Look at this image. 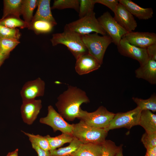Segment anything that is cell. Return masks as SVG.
Wrapping results in <instances>:
<instances>
[{
	"label": "cell",
	"instance_id": "cell-9",
	"mask_svg": "<svg viewBox=\"0 0 156 156\" xmlns=\"http://www.w3.org/2000/svg\"><path fill=\"white\" fill-rule=\"evenodd\" d=\"M47 109V116L40 118V122L51 127L54 132L60 131L62 133L72 135L74 124H70L66 121L52 105H49Z\"/></svg>",
	"mask_w": 156,
	"mask_h": 156
},
{
	"label": "cell",
	"instance_id": "cell-26",
	"mask_svg": "<svg viewBox=\"0 0 156 156\" xmlns=\"http://www.w3.org/2000/svg\"><path fill=\"white\" fill-rule=\"evenodd\" d=\"M132 99L137 105V107L141 111L148 110L153 112L156 111V96L155 94H152L149 98L146 99L135 97H133Z\"/></svg>",
	"mask_w": 156,
	"mask_h": 156
},
{
	"label": "cell",
	"instance_id": "cell-31",
	"mask_svg": "<svg viewBox=\"0 0 156 156\" xmlns=\"http://www.w3.org/2000/svg\"><path fill=\"white\" fill-rule=\"evenodd\" d=\"M120 146H116L112 140H106L101 144V156H115Z\"/></svg>",
	"mask_w": 156,
	"mask_h": 156
},
{
	"label": "cell",
	"instance_id": "cell-6",
	"mask_svg": "<svg viewBox=\"0 0 156 156\" xmlns=\"http://www.w3.org/2000/svg\"><path fill=\"white\" fill-rule=\"evenodd\" d=\"M115 115V114L109 111L103 106L91 112L83 110L81 107L77 118L89 126L105 130Z\"/></svg>",
	"mask_w": 156,
	"mask_h": 156
},
{
	"label": "cell",
	"instance_id": "cell-39",
	"mask_svg": "<svg viewBox=\"0 0 156 156\" xmlns=\"http://www.w3.org/2000/svg\"><path fill=\"white\" fill-rule=\"evenodd\" d=\"M9 56V55H4L0 53V68L5 60Z\"/></svg>",
	"mask_w": 156,
	"mask_h": 156
},
{
	"label": "cell",
	"instance_id": "cell-18",
	"mask_svg": "<svg viewBox=\"0 0 156 156\" xmlns=\"http://www.w3.org/2000/svg\"><path fill=\"white\" fill-rule=\"evenodd\" d=\"M50 0H38L37 11L31 22L38 20L48 21L55 26L57 23L53 18L51 11Z\"/></svg>",
	"mask_w": 156,
	"mask_h": 156
},
{
	"label": "cell",
	"instance_id": "cell-7",
	"mask_svg": "<svg viewBox=\"0 0 156 156\" xmlns=\"http://www.w3.org/2000/svg\"><path fill=\"white\" fill-rule=\"evenodd\" d=\"M141 111L137 107L125 112H119L115 115L105 129L108 132L110 130L125 128L130 129L133 127L138 125Z\"/></svg>",
	"mask_w": 156,
	"mask_h": 156
},
{
	"label": "cell",
	"instance_id": "cell-38",
	"mask_svg": "<svg viewBox=\"0 0 156 156\" xmlns=\"http://www.w3.org/2000/svg\"><path fill=\"white\" fill-rule=\"evenodd\" d=\"M145 156H156V146L147 149Z\"/></svg>",
	"mask_w": 156,
	"mask_h": 156
},
{
	"label": "cell",
	"instance_id": "cell-5",
	"mask_svg": "<svg viewBox=\"0 0 156 156\" xmlns=\"http://www.w3.org/2000/svg\"><path fill=\"white\" fill-rule=\"evenodd\" d=\"M64 31L74 32L81 35L92 32L102 36L107 35L96 18L94 11L77 20L66 24Z\"/></svg>",
	"mask_w": 156,
	"mask_h": 156
},
{
	"label": "cell",
	"instance_id": "cell-15",
	"mask_svg": "<svg viewBox=\"0 0 156 156\" xmlns=\"http://www.w3.org/2000/svg\"><path fill=\"white\" fill-rule=\"evenodd\" d=\"M101 65L96 59L88 53L76 60L75 69L78 74L82 75L99 69Z\"/></svg>",
	"mask_w": 156,
	"mask_h": 156
},
{
	"label": "cell",
	"instance_id": "cell-13",
	"mask_svg": "<svg viewBox=\"0 0 156 156\" xmlns=\"http://www.w3.org/2000/svg\"><path fill=\"white\" fill-rule=\"evenodd\" d=\"M114 12L115 20L127 32L135 29L137 26V22L133 16L123 5L119 3Z\"/></svg>",
	"mask_w": 156,
	"mask_h": 156
},
{
	"label": "cell",
	"instance_id": "cell-11",
	"mask_svg": "<svg viewBox=\"0 0 156 156\" xmlns=\"http://www.w3.org/2000/svg\"><path fill=\"white\" fill-rule=\"evenodd\" d=\"M122 38L130 44L141 48L146 49L156 43V34L152 32L132 31L127 33Z\"/></svg>",
	"mask_w": 156,
	"mask_h": 156
},
{
	"label": "cell",
	"instance_id": "cell-21",
	"mask_svg": "<svg viewBox=\"0 0 156 156\" xmlns=\"http://www.w3.org/2000/svg\"><path fill=\"white\" fill-rule=\"evenodd\" d=\"M101 144H82L71 156H101Z\"/></svg>",
	"mask_w": 156,
	"mask_h": 156
},
{
	"label": "cell",
	"instance_id": "cell-4",
	"mask_svg": "<svg viewBox=\"0 0 156 156\" xmlns=\"http://www.w3.org/2000/svg\"><path fill=\"white\" fill-rule=\"evenodd\" d=\"M81 37L88 53L101 65L105 51L113 42L111 38L107 35L100 36L95 33L81 35Z\"/></svg>",
	"mask_w": 156,
	"mask_h": 156
},
{
	"label": "cell",
	"instance_id": "cell-34",
	"mask_svg": "<svg viewBox=\"0 0 156 156\" xmlns=\"http://www.w3.org/2000/svg\"><path fill=\"white\" fill-rule=\"evenodd\" d=\"M141 141L146 149L156 146V132L152 133L145 132L142 137Z\"/></svg>",
	"mask_w": 156,
	"mask_h": 156
},
{
	"label": "cell",
	"instance_id": "cell-3",
	"mask_svg": "<svg viewBox=\"0 0 156 156\" xmlns=\"http://www.w3.org/2000/svg\"><path fill=\"white\" fill-rule=\"evenodd\" d=\"M108 132L103 129L89 126L80 120L74 124L72 135L83 144H101L106 140Z\"/></svg>",
	"mask_w": 156,
	"mask_h": 156
},
{
	"label": "cell",
	"instance_id": "cell-23",
	"mask_svg": "<svg viewBox=\"0 0 156 156\" xmlns=\"http://www.w3.org/2000/svg\"><path fill=\"white\" fill-rule=\"evenodd\" d=\"M50 146V150L56 149L66 143H70L73 140L74 137L72 135L66 133H62L59 135L51 137L47 135H46Z\"/></svg>",
	"mask_w": 156,
	"mask_h": 156
},
{
	"label": "cell",
	"instance_id": "cell-16",
	"mask_svg": "<svg viewBox=\"0 0 156 156\" xmlns=\"http://www.w3.org/2000/svg\"><path fill=\"white\" fill-rule=\"evenodd\" d=\"M136 77L146 80L151 84H156V61L149 60L135 71Z\"/></svg>",
	"mask_w": 156,
	"mask_h": 156
},
{
	"label": "cell",
	"instance_id": "cell-37",
	"mask_svg": "<svg viewBox=\"0 0 156 156\" xmlns=\"http://www.w3.org/2000/svg\"><path fill=\"white\" fill-rule=\"evenodd\" d=\"M31 144L32 148L36 152L38 156H50L49 151L43 150L34 143Z\"/></svg>",
	"mask_w": 156,
	"mask_h": 156
},
{
	"label": "cell",
	"instance_id": "cell-20",
	"mask_svg": "<svg viewBox=\"0 0 156 156\" xmlns=\"http://www.w3.org/2000/svg\"><path fill=\"white\" fill-rule=\"evenodd\" d=\"M22 0H4L3 14L1 19L9 16L20 18Z\"/></svg>",
	"mask_w": 156,
	"mask_h": 156
},
{
	"label": "cell",
	"instance_id": "cell-35",
	"mask_svg": "<svg viewBox=\"0 0 156 156\" xmlns=\"http://www.w3.org/2000/svg\"><path fill=\"white\" fill-rule=\"evenodd\" d=\"M95 3L103 5L109 8L113 12L119 3L118 0H94Z\"/></svg>",
	"mask_w": 156,
	"mask_h": 156
},
{
	"label": "cell",
	"instance_id": "cell-12",
	"mask_svg": "<svg viewBox=\"0 0 156 156\" xmlns=\"http://www.w3.org/2000/svg\"><path fill=\"white\" fill-rule=\"evenodd\" d=\"M45 89V83L39 77L27 82L20 92L22 101L33 100L36 97L43 96Z\"/></svg>",
	"mask_w": 156,
	"mask_h": 156
},
{
	"label": "cell",
	"instance_id": "cell-1",
	"mask_svg": "<svg viewBox=\"0 0 156 156\" xmlns=\"http://www.w3.org/2000/svg\"><path fill=\"white\" fill-rule=\"evenodd\" d=\"M55 105L58 113L68 121L79 117L80 106L90 102L86 92L76 86L69 85L66 90L57 98Z\"/></svg>",
	"mask_w": 156,
	"mask_h": 156
},
{
	"label": "cell",
	"instance_id": "cell-36",
	"mask_svg": "<svg viewBox=\"0 0 156 156\" xmlns=\"http://www.w3.org/2000/svg\"><path fill=\"white\" fill-rule=\"evenodd\" d=\"M149 60H156V43L152 44L146 49Z\"/></svg>",
	"mask_w": 156,
	"mask_h": 156
},
{
	"label": "cell",
	"instance_id": "cell-8",
	"mask_svg": "<svg viewBox=\"0 0 156 156\" xmlns=\"http://www.w3.org/2000/svg\"><path fill=\"white\" fill-rule=\"evenodd\" d=\"M97 19L106 34L112 39L113 42L117 46L123 36L128 32L119 24L108 12L104 13Z\"/></svg>",
	"mask_w": 156,
	"mask_h": 156
},
{
	"label": "cell",
	"instance_id": "cell-33",
	"mask_svg": "<svg viewBox=\"0 0 156 156\" xmlns=\"http://www.w3.org/2000/svg\"><path fill=\"white\" fill-rule=\"evenodd\" d=\"M95 4L94 0H79L78 12L79 18L83 17L93 11Z\"/></svg>",
	"mask_w": 156,
	"mask_h": 156
},
{
	"label": "cell",
	"instance_id": "cell-27",
	"mask_svg": "<svg viewBox=\"0 0 156 156\" xmlns=\"http://www.w3.org/2000/svg\"><path fill=\"white\" fill-rule=\"evenodd\" d=\"M0 24L12 28L18 27L21 29L28 28L29 25L20 18L9 16L0 19Z\"/></svg>",
	"mask_w": 156,
	"mask_h": 156
},
{
	"label": "cell",
	"instance_id": "cell-30",
	"mask_svg": "<svg viewBox=\"0 0 156 156\" xmlns=\"http://www.w3.org/2000/svg\"><path fill=\"white\" fill-rule=\"evenodd\" d=\"M20 43L19 41L15 40L0 36V53L10 55V52Z\"/></svg>",
	"mask_w": 156,
	"mask_h": 156
},
{
	"label": "cell",
	"instance_id": "cell-25",
	"mask_svg": "<svg viewBox=\"0 0 156 156\" xmlns=\"http://www.w3.org/2000/svg\"><path fill=\"white\" fill-rule=\"evenodd\" d=\"M55 26L49 21L38 20L31 22L28 28L34 31L36 34H38L50 32Z\"/></svg>",
	"mask_w": 156,
	"mask_h": 156
},
{
	"label": "cell",
	"instance_id": "cell-24",
	"mask_svg": "<svg viewBox=\"0 0 156 156\" xmlns=\"http://www.w3.org/2000/svg\"><path fill=\"white\" fill-rule=\"evenodd\" d=\"M37 0H22L21 8V15L24 21L29 25L33 17V12L37 6Z\"/></svg>",
	"mask_w": 156,
	"mask_h": 156
},
{
	"label": "cell",
	"instance_id": "cell-14",
	"mask_svg": "<svg viewBox=\"0 0 156 156\" xmlns=\"http://www.w3.org/2000/svg\"><path fill=\"white\" fill-rule=\"evenodd\" d=\"M42 107L40 99L23 102L21 111L24 122L28 125H31L37 118Z\"/></svg>",
	"mask_w": 156,
	"mask_h": 156
},
{
	"label": "cell",
	"instance_id": "cell-2",
	"mask_svg": "<svg viewBox=\"0 0 156 156\" xmlns=\"http://www.w3.org/2000/svg\"><path fill=\"white\" fill-rule=\"evenodd\" d=\"M50 40L53 46L58 44L65 45L76 60L88 53L82 41L81 35L76 32L64 31L61 33L53 34Z\"/></svg>",
	"mask_w": 156,
	"mask_h": 156
},
{
	"label": "cell",
	"instance_id": "cell-32",
	"mask_svg": "<svg viewBox=\"0 0 156 156\" xmlns=\"http://www.w3.org/2000/svg\"><path fill=\"white\" fill-rule=\"evenodd\" d=\"M21 36L19 30L8 27L0 24V36L19 41Z\"/></svg>",
	"mask_w": 156,
	"mask_h": 156
},
{
	"label": "cell",
	"instance_id": "cell-22",
	"mask_svg": "<svg viewBox=\"0 0 156 156\" xmlns=\"http://www.w3.org/2000/svg\"><path fill=\"white\" fill-rule=\"evenodd\" d=\"M83 143L74 137L72 140L67 146L58 149L49 151L50 156H71Z\"/></svg>",
	"mask_w": 156,
	"mask_h": 156
},
{
	"label": "cell",
	"instance_id": "cell-29",
	"mask_svg": "<svg viewBox=\"0 0 156 156\" xmlns=\"http://www.w3.org/2000/svg\"><path fill=\"white\" fill-rule=\"evenodd\" d=\"M79 0H55L51 9L63 10L67 8L74 9L78 13Z\"/></svg>",
	"mask_w": 156,
	"mask_h": 156
},
{
	"label": "cell",
	"instance_id": "cell-41",
	"mask_svg": "<svg viewBox=\"0 0 156 156\" xmlns=\"http://www.w3.org/2000/svg\"><path fill=\"white\" fill-rule=\"evenodd\" d=\"M120 145V149L116 154L115 156H123V154L122 145Z\"/></svg>",
	"mask_w": 156,
	"mask_h": 156
},
{
	"label": "cell",
	"instance_id": "cell-17",
	"mask_svg": "<svg viewBox=\"0 0 156 156\" xmlns=\"http://www.w3.org/2000/svg\"><path fill=\"white\" fill-rule=\"evenodd\" d=\"M119 2L139 19L146 20L153 17V12L151 8H142L130 0H119Z\"/></svg>",
	"mask_w": 156,
	"mask_h": 156
},
{
	"label": "cell",
	"instance_id": "cell-28",
	"mask_svg": "<svg viewBox=\"0 0 156 156\" xmlns=\"http://www.w3.org/2000/svg\"><path fill=\"white\" fill-rule=\"evenodd\" d=\"M22 132L29 138L31 143H34L42 149L49 151L50 147L48 140L46 136H42L39 135H35L22 131Z\"/></svg>",
	"mask_w": 156,
	"mask_h": 156
},
{
	"label": "cell",
	"instance_id": "cell-10",
	"mask_svg": "<svg viewBox=\"0 0 156 156\" xmlns=\"http://www.w3.org/2000/svg\"><path fill=\"white\" fill-rule=\"evenodd\" d=\"M117 47L119 52L121 55L137 60L140 66L146 63L149 60L146 49L133 45L122 38Z\"/></svg>",
	"mask_w": 156,
	"mask_h": 156
},
{
	"label": "cell",
	"instance_id": "cell-19",
	"mask_svg": "<svg viewBox=\"0 0 156 156\" xmlns=\"http://www.w3.org/2000/svg\"><path fill=\"white\" fill-rule=\"evenodd\" d=\"M138 125L142 127L147 133L156 132V115L149 110L142 111Z\"/></svg>",
	"mask_w": 156,
	"mask_h": 156
},
{
	"label": "cell",
	"instance_id": "cell-40",
	"mask_svg": "<svg viewBox=\"0 0 156 156\" xmlns=\"http://www.w3.org/2000/svg\"><path fill=\"white\" fill-rule=\"evenodd\" d=\"M18 148L11 152L9 153L6 156H18Z\"/></svg>",
	"mask_w": 156,
	"mask_h": 156
}]
</instances>
